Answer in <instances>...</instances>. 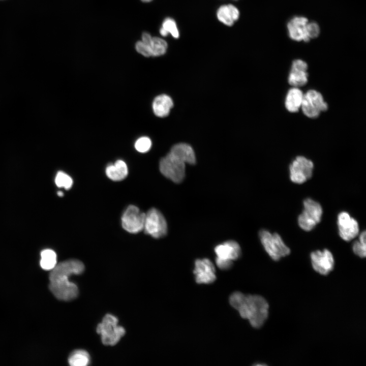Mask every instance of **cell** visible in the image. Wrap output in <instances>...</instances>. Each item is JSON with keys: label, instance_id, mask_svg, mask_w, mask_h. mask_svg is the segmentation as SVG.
<instances>
[{"label": "cell", "instance_id": "obj_1", "mask_svg": "<svg viewBox=\"0 0 366 366\" xmlns=\"http://www.w3.org/2000/svg\"><path fill=\"white\" fill-rule=\"evenodd\" d=\"M84 270L83 263L77 259H69L57 264L49 274L50 291L61 300L69 301L75 298L78 294V287L69 281V278L72 274H80Z\"/></svg>", "mask_w": 366, "mask_h": 366}, {"label": "cell", "instance_id": "obj_2", "mask_svg": "<svg viewBox=\"0 0 366 366\" xmlns=\"http://www.w3.org/2000/svg\"><path fill=\"white\" fill-rule=\"evenodd\" d=\"M229 302L238 311L240 316L248 319L254 328L261 327L268 318V303L260 295L235 292L230 296Z\"/></svg>", "mask_w": 366, "mask_h": 366}, {"label": "cell", "instance_id": "obj_3", "mask_svg": "<svg viewBox=\"0 0 366 366\" xmlns=\"http://www.w3.org/2000/svg\"><path fill=\"white\" fill-rule=\"evenodd\" d=\"M289 37L296 41L307 42L317 37L320 33L318 24L314 21L309 22L303 16H294L287 23Z\"/></svg>", "mask_w": 366, "mask_h": 366}, {"label": "cell", "instance_id": "obj_4", "mask_svg": "<svg viewBox=\"0 0 366 366\" xmlns=\"http://www.w3.org/2000/svg\"><path fill=\"white\" fill-rule=\"evenodd\" d=\"M259 236L266 252L274 261H278L289 255L291 251L277 233H271L265 229L260 231Z\"/></svg>", "mask_w": 366, "mask_h": 366}, {"label": "cell", "instance_id": "obj_5", "mask_svg": "<svg viewBox=\"0 0 366 366\" xmlns=\"http://www.w3.org/2000/svg\"><path fill=\"white\" fill-rule=\"evenodd\" d=\"M118 319L112 315L107 314L97 327V332L101 336L104 345L114 346L125 334L124 328L118 325Z\"/></svg>", "mask_w": 366, "mask_h": 366}, {"label": "cell", "instance_id": "obj_6", "mask_svg": "<svg viewBox=\"0 0 366 366\" xmlns=\"http://www.w3.org/2000/svg\"><path fill=\"white\" fill-rule=\"evenodd\" d=\"M303 209L298 217V224L303 230L310 231L321 221L323 209L319 202L310 198L303 200Z\"/></svg>", "mask_w": 366, "mask_h": 366}, {"label": "cell", "instance_id": "obj_7", "mask_svg": "<svg viewBox=\"0 0 366 366\" xmlns=\"http://www.w3.org/2000/svg\"><path fill=\"white\" fill-rule=\"evenodd\" d=\"M186 163L169 152L161 159L159 169L161 173L175 183L181 182L185 176Z\"/></svg>", "mask_w": 366, "mask_h": 366}, {"label": "cell", "instance_id": "obj_8", "mask_svg": "<svg viewBox=\"0 0 366 366\" xmlns=\"http://www.w3.org/2000/svg\"><path fill=\"white\" fill-rule=\"evenodd\" d=\"M215 252L217 255L216 264L223 270L230 268L233 261L237 259L241 255L240 247L234 240H228L217 246Z\"/></svg>", "mask_w": 366, "mask_h": 366}, {"label": "cell", "instance_id": "obj_9", "mask_svg": "<svg viewBox=\"0 0 366 366\" xmlns=\"http://www.w3.org/2000/svg\"><path fill=\"white\" fill-rule=\"evenodd\" d=\"M135 48L138 53L145 57L158 56L166 53L167 43L162 38L152 37L148 33H144L141 41L136 43Z\"/></svg>", "mask_w": 366, "mask_h": 366}, {"label": "cell", "instance_id": "obj_10", "mask_svg": "<svg viewBox=\"0 0 366 366\" xmlns=\"http://www.w3.org/2000/svg\"><path fill=\"white\" fill-rule=\"evenodd\" d=\"M143 230L146 234L155 238H161L166 235L167 222L159 210L152 208L145 214Z\"/></svg>", "mask_w": 366, "mask_h": 366}, {"label": "cell", "instance_id": "obj_11", "mask_svg": "<svg viewBox=\"0 0 366 366\" xmlns=\"http://www.w3.org/2000/svg\"><path fill=\"white\" fill-rule=\"evenodd\" d=\"M301 108L306 116L314 118L322 112L326 111L328 105L320 93L315 89H310L303 94Z\"/></svg>", "mask_w": 366, "mask_h": 366}, {"label": "cell", "instance_id": "obj_12", "mask_svg": "<svg viewBox=\"0 0 366 366\" xmlns=\"http://www.w3.org/2000/svg\"><path fill=\"white\" fill-rule=\"evenodd\" d=\"M313 169L311 160L303 156H297L289 166L290 180L295 184H303L311 178Z\"/></svg>", "mask_w": 366, "mask_h": 366}, {"label": "cell", "instance_id": "obj_13", "mask_svg": "<svg viewBox=\"0 0 366 366\" xmlns=\"http://www.w3.org/2000/svg\"><path fill=\"white\" fill-rule=\"evenodd\" d=\"M145 214L133 205L129 206L121 217L123 228L131 233H137L143 230Z\"/></svg>", "mask_w": 366, "mask_h": 366}, {"label": "cell", "instance_id": "obj_14", "mask_svg": "<svg viewBox=\"0 0 366 366\" xmlns=\"http://www.w3.org/2000/svg\"><path fill=\"white\" fill-rule=\"evenodd\" d=\"M337 224L340 237L346 241H350L359 234L358 222L346 211H341L338 216Z\"/></svg>", "mask_w": 366, "mask_h": 366}, {"label": "cell", "instance_id": "obj_15", "mask_svg": "<svg viewBox=\"0 0 366 366\" xmlns=\"http://www.w3.org/2000/svg\"><path fill=\"white\" fill-rule=\"evenodd\" d=\"M312 266L317 272L327 275L331 271L334 265L333 255L328 249L316 250L310 254Z\"/></svg>", "mask_w": 366, "mask_h": 366}, {"label": "cell", "instance_id": "obj_16", "mask_svg": "<svg viewBox=\"0 0 366 366\" xmlns=\"http://www.w3.org/2000/svg\"><path fill=\"white\" fill-rule=\"evenodd\" d=\"M193 272L198 284H210L216 279L215 266L207 258L196 260Z\"/></svg>", "mask_w": 366, "mask_h": 366}, {"label": "cell", "instance_id": "obj_17", "mask_svg": "<svg viewBox=\"0 0 366 366\" xmlns=\"http://www.w3.org/2000/svg\"><path fill=\"white\" fill-rule=\"evenodd\" d=\"M308 65L299 59L293 61L288 76V83L292 87L304 85L308 80Z\"/></svg>", "mask_w": 366, "mask_h": 366}, {"label": "cell", "instance_id": "obj_18", "mask_svg": "<svg viewBox=\"0 0 366 366\" xmlns=\"http://www.w3.org/2000/svg\"><path fill=\"white\" fill-rule=\"evenodd\" d=\"M217 16L219 20L223 24L231 26L238 19L239 11L232 5H225L218 9Z\"/></svg>", "mask_w": 366, "mask_h": 366}, {"label": "cell", "instance_id": "obj_19", "mask_svg": "<svg viewBox=\"0 0 366 366\" xmlns=\"http://www.w3.org/2000/svg\"><path fill=\"white\" fill-rule=\"evenodd\" d=\"M173 106L171 98L162 94L156 97L152 102V109L156 115L160 117L167 116Z\"/></svg>", "mask_w": 366, "mask_h": 366}, {"label": "cell", "instance_id": "obj_20", "mask_svg": "<svg viewBox=\"0 0 366 366\" xmlns=\"http://www.w3.org/2000/svg\"><path fill=\"white\" fill-rule=\"evenodd\" d=\"M169 152L179 158L186 164H194L196 163L194 150L187 143L176 144L171 147Z\"/></svg>", "mask_w": 366, "mask_h": 366}, {"label": "cell", "instance_id": "obj_21", "mask_svg": "<svg viewBox=\"0 0 366 366\" xmlns=\"http://www.w3.org/2000/svg\"><path fill=\"white\" fill-rule=\"evenodd\" d=\"M303 94L299 87H292L288 92L285 102L287 110L292 113L297 112L301 107Z\"/></svg>", "mask_w": 366, "mask_h": 366}, {"label": "cell", "instance_id": "obj_22", "mask_svg": "<svg viewBox=\"0 0 366 366\" xmlns=\"http://www.w3.org/2000/svg\"><path fill=\"white\" fill-rule=\"evenodd\" d=\"M128 173L126 163L121 160L116 161L114 164L108 165L106 168L107 177L113 181H120L125 179Z\"/></svg>", "mask_w": 366, "mask_h": 366}, {"label": "cell", "instance_id": "obj_23", "mask_svg": "<svg viewBox=\"0 0 366 366\" xmlns=\"http://www.w3.org/2000/svg\"><path fill=\"white\" fill-rule=\"evenodd\" d=\"M40 266L46 270H52L57 264L55 252L51 249H45L41 252Z\"/></svg>", "mask_w": 366, "mask_h": 366}, {"label": "cell", "instance_id": "obj_24", "mask_svg": "<svg viewBox=\"0 0 366 366\" xmlns=\"http://www.w3.org/2000/svg\"><path fill=\"white\" fill-rule=\"evenodd\" d=\"M90 362V356L84 350H76L70 355L68 362L71 366H86Z\"/></svg>", "mask_w": 366, "mask_h": 366}, {"label": "cell", "instance_id": "obj_25", "mask_svg": "<svg viewBox=\"0 0 366 366\" xmlns=\"http://www.w3.org/2000/svg\"><path fill=\"white\" fill-rule=\"evenodd\" d=\"M160 33L163 37H166L170 34L176 39L179 36L176 23L175 20L171 18H167L164 20L160 29Z\"/></svg>", "mask_w": 366, "mask_h": 366}, {"label": "cell", "instance_id": "obj_26", "mask_svg": "<svg viewBox=\"0 0 366 366\" xmlns=\"http://www.w3.org/2000/svg\"><path fill=\"white\" fill-rule=\"evenodd\" d=\"M365 231H362L359 235L358 239L355 240L352 245L353 253L360 258H364L366 256V234Z\"/></svg>", "mask_w": 366, "mask_h": 366}, {"label": "cell", "instance_id": "obj_27", "mask_svg": "<svg viewBox=\"0 0 366 366\" xmlns=\"http://www.w3.org/2000/svg\"><path fill=\"white\" fill-rule=\"evenodd\" d=\"M55 183L59 188H63L66 190L70 189L73 185L72 178L67 174L58 171L55 177Z\"/></svg>", "mask_w": 366, "mask_h": 366}, {"label": "cell", "instance_id": "obj_28", "mask_svg": "<svg viewBox=\"0 0 366 366\" xmlns=\"http://www.w3.org/2000/svg\"><path fill=\"white\" fill-rule=\"evenodd\" d=\"M151 141L150 139L146 136L141 137L138 138L135 143L136 149L140 152H146L151 147Z\"/></svg>", "mask_w": 366, "mask_h": 366}, {"label": "cell", "instance_id": "obj_29", "mask_svg": "<svg viewBox=\"0 0 366 366\" xmlns=\"http://www.w3.org/2000/svg\"><path fill=\"white\" fill-rule=\"evenodd\" d=\"M57 195H58L59 196H60V197H61V196H63L64 194H63V193L62 192L59 191V192H57Z\"/></svg>", "mask_w": 366, "mask_h": 366}, {"label": "cell", "instance_id": "obj_30", "mask_svg": "<svg viewBox=\"0 0 366 366\" xmlns=\"http://www.w3.org/2000/svg\"><path fill=\"white\" fill-rule=\"evenodd\" d=\"M143 2H149L151 1L152 0H141Z\"/></svg>", "mask_w": 366, "mask_h": 366}]
</instances>
